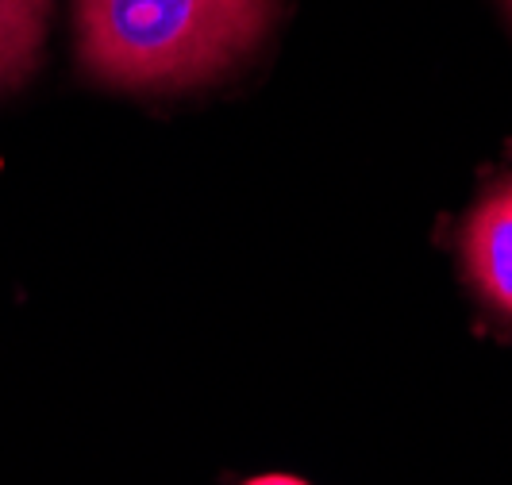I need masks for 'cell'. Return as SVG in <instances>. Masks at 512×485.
Segmentation results:
<instances>
[{
  "label": "cell",
  "instance_id": "6da1fadb",
  "mask_svg": "<svg viewBox=\"0 0 512 485\" xmlns=\"http://www.w3.org/2000/svg\"><path fill=\"white\" fill-rule=\"evenodd\" d=\"M274 0H74L85 70L124 89L193 85L255 47Z\"/></svg>",
  "mask_w": 512,
  "mask_h": 485
},
{
  "label": "cell",
  "instance_id": "7a4b0ae2",
  "mask_svg": "<svg viewBox=\"0 0 512 485\" xmlns=\"http://www.w3.org/2000/svg\"><path fill=\"white\" fill-rule=\"evenodd\" d=\"M462 258L478 297L512 320V181L493 185L462 228Z\"/></svg>",
  "mask_w": 512,
  "mask_h": 485
},
{
  "label": "cell",
  "instance_id": "3957f363",
  "mask_svg": "<svg viewBox=\"0 0 512 485\" xmlns=\"http://www.w3.org/2000/svg\"><path fill=\"white\" fill-rule=\"evenodd\" d=\"M51 0H0V89H16L39 66Z\"/></svg>",
  "mask_w": 512,
  "mask_h": 485
},
{
  "label": "cell",
  "instance_id": "277c9868",
  "mask_svg": "<svg viewBox=\"0 0 512 485\" xmlns=\"http://www.w3.org/2000/svg\"><path fill=\"white\" fill-rule=\"evenodd\" d=\"M243 485H308V482L293 478V474H258V478H251V482Z\"/></svg>",
  "mask_w": 512,
  "mask_h": 485
},
{
  "label": "cell",
  "instance_id": "5b68a950",
  "mask_svg": "<svg viewBox=\"0 0 512 485\" xmlns=\"http://www.w3.org/2000/svg\"><path fill=\"white\" fill-rule=\"evenodd\" d=\"M505 4H509V12H512V0H505Z\"/></svg>",
  "mask_w": 512,
  "mask_h": 485
}]
</instances>
